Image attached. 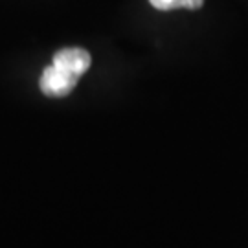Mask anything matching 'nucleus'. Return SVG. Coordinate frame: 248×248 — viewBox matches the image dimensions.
<instances>
[{
  "instance_id": "f03ea898",
  "label": "nucleus",
  "mask_w": 248,
  "mask_h": 248,
  "mask_svg": "<svg viewBox=\"0 0 248 248\" xmlns=\"http://www.w3.org/2000/svg\"><path fill=\"white\" fill-rule=\"evenodd\" d=\"M90 62H92L90 53L85 48L74 46V48H61L59 52H55L52 64H55L57 68H62L76 78H81L90 68Z\"/></svg>"
},
{
  "instance_id": "7ed1b4c3",
  "label": "nucleus",
  "mask_w": 248,
  "mask_h": 248,
  "mask_svg": "<svg viewBox=\"0 0 248 248\" xmlns=\"http://www.w3.org/2000/svg\"><path fill=\"white\" fill-rule=\"evenodd\" d=\"M149 4L160 11H173V9H199L202 8L204 0H149Z\"/></svg>"
},
{
  "instance_id": "f257e3e1",
  "label": "nucleus",
  "mask_w": 248,
  "mask_h": 248,
  "mask_svg": "<svg viewBox=\"0 0 248 248\" xmlns=\"http://www.w3.org/2000/svg\"><path fill=\"white\" fill-rule=\"evenodd\" d=\"M79 78L72 76L62 68H57L55 64H50L43 70V76L39 79L41 92L48 98H64L76 89Z\"/></svg>"
}]
</instances>
